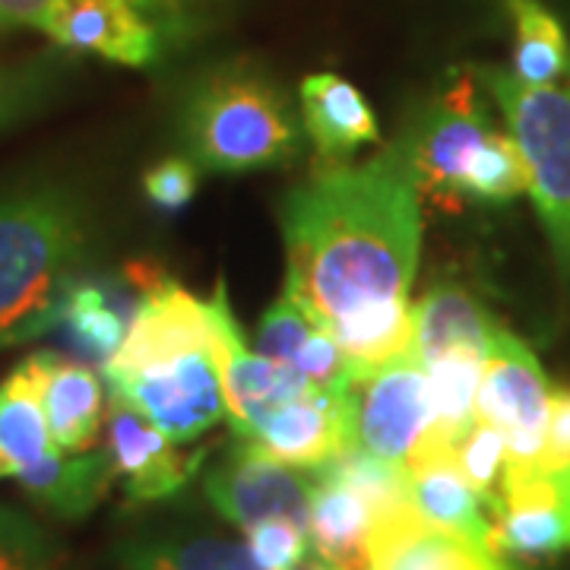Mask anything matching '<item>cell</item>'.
I'll use <instances>...</instances> for the list:
<instances>
[{
    "label": "cell",
    "instance_id": "obj_23",
    "mask_svg": "<svg viewBox=\"0 0 570 570\" xmlns=\"http://www.w3.org/2000/svg\"><path fill=\"white\" fill-rule=\"evenodd\" d=\"M412 504L431 527L456 532L475 546L494 551V523L482 510V498L469 489L463 472L456 466V456L431 460L422 466L406 469Z\"/></svg>",
    "mask_w": 570,
    "mask_h": 570
},
{
    "label": "cell",
    "instance_id": "obj_34",
    "mask_svg": "<svg viewBox=\"0 0 570 570\" xmlns=\"http://www.w3.org/2000/svg\"><path fill=\"white\" fill-rule=\"evenodd\" d=\"M292 365L305 374L311 387L324 390V393H336V390H343L352 384L346 355H343L336 336H333L326 326H317V330L311 333V340H307L305 348L298 352V358H295Z\"/></svg>",
    "mask_w": 570,
    "mask_h": 570
},
{
    "label": "cell",
    "instance_id": "obj_13",
    "mask_svg": "<svg viewBox=\"0 0 570 570\" xmlns=\"http://www.w3.org/2000/svg\"><path fill=\"white\" fill-rule=\"evenodd\" d=\"M247 441L279 463L317 472L355 448V381L336 393L311 390L285 403Z\"/></svg>",
    "mask_w": 570,
    "mask_h": 570
},
{
    "label": "cell",
    "instance_id": "obj_30",
    "mask_svg": "<svg viewBox=\"0 0 570 570\" xmlns=\"http://www.w3.org/2000/svg\"><path fill=\"white\" fill-rule=\"evenodd\" d=\"M0 570H70V558L51 532L0 504Z\"/></svg>",
    "mask_w": 570,
    "mask_h": 570
},
{
    "label": "cell",
    "instance_id": "obj_5",
    "mask_svg": "<svg viewBox=\"0 0 570 570\" xmlns=\"http://www.w3.org/2000/svg\"><path fill=\"white\" fill-rule=\"evenodd\" d=\"M549 381L535 355L513 333L494 326L475 419L494 425L508 441L504 472L549 463Z\"/></svg>",
    "mask_w": 570,
    "mask_h": 570
},
{
    "label": "cell",
    "instance_id": "obj_29",
    "mask_svg": "<svg viewBox=\"0 0 570 570\" xmlns=\"http://www.w3.org/2000/svg\"><path fill=\"white\" fill-rule=\"evenodd\" d=\"M61 89V70L51 58L0 67V134L39 115Z\"/></svg>",
    "mask_w": 570,
    "mask_h": 570
},
{
    "label": "cell",
    "instance_id": "obj_2",
    "mask_svg": "<svg viewBox=\"0 0 570 570\" xmlns=\"http://www.w3.org/2000/svg\"><path fill=\"white\" fill-rule=\"evenodd\" d=\"M92 245V216L63 184L0 194V348L22 346L63 317Z\"/></svg>",
    "mask_w": 570,
    "mask_h": 570
},
{
    "label": "cell",
    "instance_id": "obj_4",
    "mask_svg": "<svg viewBox=\"0 0 570 570\" xmlns=\"http://www.w3.org/2000/svg\"><path fill=\"white\" fill-rule=\"evenodd\" d=\"M472 80L482 82L504 111L530 165V194L554 261L570 276V67L564 86H530L498 67H475Z\"/></svg>",
    "mask_w": 570,
    "mask_h": 570
},
{
    "label": "cell",
    "instance_id": "obj_25",
    "mask_svg": "<svg viewBox=\"0 0 570 570\" xmlns=\"http://www.w3.org/2000/svg\"><path fill=\"white\" fill-rule=\"evenodd\" d=\"M121 570H264L247 542L223 535H153L115 551Z\"/></svg>",
    "mask_w": 570,
    "mask_h": 570
},
{
    "label": "cell",
    "instance_id": "obj_20",
    "mask_svg": "<svg viewBox=\"0 0 570 570\" xmlns=\"http://www.w3.org/2000/svg\"><path fill=\"white\" fill-rule=\"evenodd\" d=\"M374 513L367 501L343 482L314 475V501L307 542L324 570H371V535Z\"/></svg>",
    "mask_w": 570,
    "mask_h": 570
},
{
    "label": "cell",
    "instance_id": "obj_21",
    "mask_svg": "<svg viewBox=\"0 0 570 570\" xmlns=\"http://www.w3.org/2000/svg\"><path fill=\"white\" fill-rule=\"evenodd\" d=\"M415 307V352L422 365L450 352H475L489 358L494 324L482 305L460 285H438Z\"/></svg>",
    "mask_w": 570,
    "mask_h": 570
},
{
    "label": "cell",
    "instance_id": "obj_37",
    "mask_svg": "<svg viewBox=\"0 0 570 570\" xmlns=\"http://www.w3.org/2000/svg\"><path fill=\"white\" fill-rule=\"evenodd\" d=\"M55 0H0V29H39Z\"/></svg>",
    "mask_w": 570,
    "mask_h": 570
},
{
    "label": "cell",
    "instance_id": "obj_33",
    "mask_svg": "<svg viewBox=\"0 0 570 570\" xmlns=\"http://www.w3.org/2000/svg\"><path fill=\"white\" fill-rule=\"evenodd\" d=\"M247 549L264 570H295L305 561L311 542L302 527L288 520H269L247 530Z\"/></svg>",
    "mask_w": 570,
    "mask_h": 570
},
{
    "label": "cell",
    "instance_id": "obj_24",
    "mask_svg": "<svg viewBox=\"0 0 570 570\" xmlns=\"http://www.w3.org/2000/svg\"><path fill=\"white\" fill-rule=\"evenodd\" d=\"M51 428L41 403V377L36 355H29L0 384V453L10 466L17 469L36 463L39 456L51 453Z\"/></svg>",
    "mask_w": 570,
    "mask_h": 570
},
{
    "label": "cell",
    "instance_id": "obj_16",
    "mask_svg": "<svg viewBox=\"0 0 570 570\" xmlns=\"http://www.w3.org/2000/svg\"><path fill=\"white\" fill-rule=\"evenodd\" d=\"M367 549L371 570H513L498 551L431 527L415 504L377 517L371 523Z\"/></svg>",
    "mask_w": 570,
    "mask_h": 570
},
{
    "label": "cell",
    "instance_id": "obj_8",
    "mask_svg": "<svg viewBox=\"0 0 570 570\" xmlns=\"http://www.w3.org/2000/svg\"><path fill=\"white\" fill-rule=\"evenodd\" d=\"M209 307H213L209 355L219 367L228 425L242 441H247L276 409L305 396L314 387L295 365H279V362L264 358L261 352H247L245 336L232 317L223 283L213 292Z\"/></svg>",
    "mask_w": 570,
    "mask_h": 570
},
{
    "label": "cell",
    "instance_id": "obj_3",
    "mask_svg": "<svg viewBox=\"0 0 570 570\" xmlns=\"http://www.w3.org/2000/svg\"><path fill=\"white\" fill-rule=\"evenodd\" d=\"M184 137L206 171L245 175L292 163L302 130L279 82L250 63H225L194 86Z\"/></svg>",
    "mask_w": 570,
    "mask_h": 570
},
{
    "label": "cell",
    "instance_id": "obj_7",
    "mask_svg": "<svg viewBox=\"0 0 570 570\" xmlns=\"http://www.w3.org/2000/svg\"><path fill=\"white\" fill-rule=\"evenodd\" d=\"M204 489L209 504L245 532L269 520H288L302 530L311 523L314 479L250 441H238L219 466L206 472Z\"/></svg>",
    "mask_w": 570,
    "mask_h": 570
},
{
    "label": "cell",
    "instance_id": "obj_35",
    "mask_svg": "<svg viewBox=\"0 0 570 570\" xmlns=\"http://www.w3.org/2000/svg\"><path fill=\"white\" fill-rule=\"evenodd\" d=\"M142 190L149 204L163 213H178L197 194V165L187 159H163L142 175Z\"/></svg>",
    "mask_w": 570,
    "mask_h": 570
},
{
    "label": "cell",
    "instance_id": "obj_11",
    "mask_svg": "<svg viewBox=\"0 0 570 570\" xmlns=\"http://www.w3.org/2000/svg\"><path fill=\"white\" fill-rule=\"evenodd\" d=\"M494 513V551L558 554L570 551V463L517 469L501 475Z\"/></svg>",
    "mask_w": 570,
    "mask_h": 570
},
{
    "label": "cell",
    "instance_id": "obj_31",
    "mask_svg": "<svg viewBox=\"0 0 570 570\" xmlns=\"http://www.w3.org/2000/svg\"><path fill=\"white\" fill-rule=\"evenodd\" d=\"M508 463V441L504 434L489 422H479L469 428L466 438L456 444V466L469 482V489L482 498V504L491 510L498 508L501 498V475Z\"/></svg>",
    "mask_w": 570,
    "mask_h": 570
},
{
    "label": "cell",
    "instance_id": "obj_17",
    "mask_svg": "<svg viewBox=\"0 0 570 570\" xmlns=\"http://www.w3.org/2000/svg\"><path fill=\"white\" fill-rule=\"evenodd\" d=\"M36 362L55 448L61 453H86L96 448L108 415L102 377L58 352H36Z\"/></svg>",
    "mask_w": 570,
    "mask_h": 570
},
{
    "label": "cell",
    "instance_id": "obj_6",
    "mask_svg": "<svg viewBox=\"0 0 570 570\" xmlns=\"http://www.w3.org/2000/svg\"><path fill=\"white\" fill-rule=\"evenodd\" d=\"M111 400L137 409L175 444H190L228 419L219 367L209 352H187L134 374L105 377Z\"/></svg>",
    "mask_w": 570,
    "mask_h": 570
},
{
    "label": "cell",
    "instance_id": "obj_9",
    "mask_svg": "<svg viewBox=\"0 0 570 570\" xmlns=\"http://www.w3.org/2000/svg\"><path fill=\"white\" fill-rule=\"evenodd\" d=\"M491 124L475 99L472 77H460L444 99L434 105L409 142V159L419 184V197L441 209L463 206V178L482 142L489 140Z\"/></svg>",
    "mask_w": 570,
    "mask_h": 570
},
{
    "label": "cell",
    "instance_id": "obj_27",
    "mask_svg": "<svg viewBox=\"0 0 570 570\" xmlns=\"http://www.w3.org/2000/svg\"><path fill=\"white\" fill-rule=\"evenodd\" d=\"M532 187L530 165L523 149L517 146L513 137H504L491 130L489 140L475 153L463 178V200H479V204H508L527 194Z\"/></svg>",
    "mask_w": 570,
    "mask_h": 570
},
{
    "label": "cell",
    "instance_id": "obj_10",
    "mask_svg": "<svg viewBox=\"0 0 570 570\" xmlns=\"http://www.w3.org/2000/svg\"><path fill=\"white\" fill-rule=\"evenodd\" d=\"M431 428L428 371L412 348L403 358L355 381V448L393 466H406L409 453Z\"/></svg>",
    "mask_w": 570,
    "mask_h": 570
},
{
    "label": "cell",
    "instance_id": "obj_38",
    "mask_svg": "<svg viewBox=\"0 0 570 570\" xmlns=\"http://www.w3.org/2000/svg\"><path fill=\"white\" fill-rule=\"evenodd\" d=\"M134 3H137L142 13H146L149 7H153V10H159V7H168V3H175V0H134Z\"/></svg>",
    "mask_w": 570,
    "mask_h": 570
},
{
    "label": "cell",
    "instance_id": "obj_40",
    "mask_svg": "<svg viewBox=\"0 0 570 570\" xmlns=\"http://www.w3.org/2000/svg\"><path fill=\"white\" fill-rule=\"evenodd\" d=\"M307 570H324V568H321V564H317V568H307Z\"/></svg>",
    "mask_w": 570,
    "mask_h": 570
},
{
    "label": "cell",
    "instance_id": "obj_22",
    "mask_svg": "<svg viewBox=\"0 0 570 570\" xmlns=\"http://www.w3.org/2000/svg\"><path fill=\"white\" fill-rule=\"evenodd\" d=\"M343 348L352 381H365L377 367L415 348V307L406 298L367 305L326 326Z\"/></svg>",
    "mask_w": 570,
    "mask_h": 570
},
{
    "label": "cell",
    "instance_id": "obj_19",
    "mask_svg": "<svg viewBox=\"0 0 570 570\" xmlns=\"http://www.w3.org/2000/svg\"><path fill=\"white\" fill-rule=\"evenodd\" d=\"M22 491L39 504L63 520H80L99 508L105 494L115 485L111 456L102 450L86 453H61L51 450L36 463L13 472Z\"/></svg>",
    "mask_w": 570,
    "mask_h": 570
},
{
    "label": "cell",
    "instance_id": "obj_26",
    "mask_svg": "<svg viewBox=\"0 0 570 570\" xmlns=\"http://www.w3.org/2000/svg\"><path fill=\"white\" fill-rule=\"evenodd\" d=\"M513 20V77L530 86H551L570 67L564 26L539 0H508Z\"/></svg>",
    "mask_w": 570,
    "mask_h": 570
},
{
    "label": "cell",
    "instance_id": "obj_39",
    "mask_svg": "<svg viewBox=\"0 0 570 570\" xmlns=\"http://www.w3.org/2000/svg\"><path fill=\"white\" fill-rule=\"evenodd\" d=\"M0 475H10V466H7V460H3V453H0Z\"/></svg>",
    "mask_w": 570,
    "mask_h": 570
},
{
    "label": "cell",
    "instance_id": "obj_32",
    "mask_svg": "<svg viewBox=\"0 0 570 570\" xmlns=\"http://www.w3.org/2000/svg\"><path fill=\"white\" fill-rule=\"evenodd\" d=\"M317 326L321 324H314V321L307 317L305 307H298L288 295H283L276 305L266 307V314L261 317L257 336H254V343H257L254 352H261L269 362L292 365Z\"/></svg>",
    "mask_w": 570,
    "mask_h": 570
},
{
    "label": "cell",
    "instance_id": "obj_18",
    "mask_svg": "<svg viewBox=\"0 0 570 570\" xmlns=\"http://www.w3.org/2000/svg\"><path fill=\"white\" fill-rule=\"evenodd\" d=\"M302 127L326 163L346 159L381 137L365 96L336 73H311L302 80Z\"/></svg>",
    "mask_w": 570,
    "mask_h": 570
},
{
    "label": "cell",
    "instance_id": "obj_28",
    "mask_svg": "<svg viewBox=\"0 0 570 570\" xmlns=\"http://www.w3.org/2000/svg\"><path fill=\"white\" fill-rule=\"evenodd\" d=\"M63 324L70 330V336L77 340L82 352H89L92 358L108 362L127 336L121 311L108 302V292L102 285L77 283L67 295L63 305Z\"/></svg>",
    "mask_w": 570,
    "mask_h": 570
},
{
    "label": "cell",
    "instance_id": "obj_15",
    "mask_svg": "<svg viewBox=\"0 0 570 570\" xmlns=\"http://www.w3.org/2000/svg\"><path fill=\"white\" fill-rule=\"evenodd\" d=\"M39 29L63 51L121 67H149L159 58V32L134 0H55Z\"/></svg>",
    "mask_w": 570,
    "mask_h": 570
},
{
    "label": "cell",
    "instance_id": "obj_12",
    "mask_svg": "<svg viewBox=\"0 0 570 570\" xmlns=\"http://www.w3.org/2000/svg\"><path fill=\"white\" fill-rule=\"evenodd\" d=\"M213 346V307L178 283L165 279L140 295L121 348L105 362V377L134 374L187 352H209Z\"/></svg>",
    "mask_w": 570,
    "mask_h": 570
},
{
    "label": "cell",
    "instance_id": "obj_1",
    "mask_svg": "<svg viewBox=\"0 0 570 570\" xmlns=\"http://www.w3.org/2000/svg\"><path fill=\"white\" fill-rule=\"evenodd\" d=\"M285 295L330 326L406 298L419 269L422 197L406 146L362 165L326 163L283 204Z\"/></svg>",
    "mask_w": 570,
    "mask_h": 570
},
{
    "label": "cell",
    "instance_id": "obj_36",
    "mask_svg": "<svg viewBox=\"0 0 570 570\" xmlns=\"http://www.w3.org/2000/svg\"><path fill=\"white\" fill-rule=\"evenodd\" d=\"M549 460L570 463V387L549 393Z\"/></svg>",
    "mask_w": 570,
    "mask_h": 570
},
{
    "label": "cell",
    "instance_id": "obj_14",
    "mask_svg": "<svg viewBox=\"0 0 570 570\" xmlns=\"http://www.w3.org/2000/svg\"><path fill=\"white\" fill-rule=\"evenodd\" d=\"M105 453L111 456L115 479L124 482V494L140 504L181 491L206 456L204 450H181L137 409L118 400H108Z\"/></svg>",
    "mask_w": 570,
    "mask_h": 570
}]
</instances>
